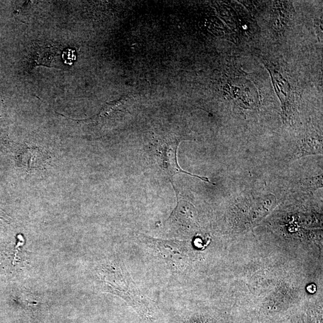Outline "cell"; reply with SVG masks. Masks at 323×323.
<instances>
[{
    "label": "cell",
    "mask_w": 323,
    "mask_h": 323,
    "mask_svg": "<svg viewBox=\"0 0 323 323\" xmlns=\"http://www.w3.org/2000/svg\"><path fill=\"white\" fill-rule=\"evenodd\" d=\"M107 285L115 294L120 296L128 304L147 317H153V302L138 289L126 269L123 266H113Z\"/></svg>",
    "instance_id": "cell-1"
},
{
    "label": "cell",
    "mask_w": 323,
    "mask_h": 323,
    "mask_svg": "<svg viewBox=\"0 0 323 323\" xmlns=\"http://www.w3.org/2000/svg\"><path fill=\"white\" fill-rule=\"evenodd\" d=\"M145 243L156 250L162 258L175 268L181 269L187 262L188 250L184 243L177 240L158 239L142 236Z\"/></svg>",
    "instance_id": "cell-2"
},
{
    "label": "cell",
    "mask_w": 323,
    "mask_h": 323,
    "mask_svg": "<svg viewBox=\"0 0 323 323\" xmlns=\"http://www.w3.org/2000/svg\"><path fill=\"white\" fill-rule=\"evenodd\" d=\"M179 143L180 141L167 143L157 148V160L161 169L170 177L171 179H172L173 177L177 174L184 173L189 175L190 176L198 178L206 182L210 183V181L207 177L197 176L181 169L177 160V150Z\"/></svg>",
    "instance_id": "cell-3"
},
{
    "label": "cell",
    "mask_w": 323,
    "mask_h": 323,
    "mask_svg": "<svg viewBox=\"0 0 323 323\" xmlns=\"http://www.w3.org/2000/svg\"><path fill=\"white\" fill-rule=\"evenodd\" d=\"M322 154V141L320 137H307L303 138L292 154L291 160L316 154Z\"/></svg>",
    "instance_id": "cell-4"
},
{
    "label": "cell",
    "mask_w": 323,
    "mask_h": 323,
    "mask_svg": "<svg viewBox=\"0 0 323 323\" xmlns=\"http://www.w3.org/2000/svg\"><path fill=\"white\" fill-rule=\"evenodd\" d=\"M60 59V51L54 46H42L35 52V62L37 65L56 67Z\"/></svg>",
    "instance_id": "cell-5"
},
{
    "label": "cell",
    "mask_w": 323,
    "mask_h": 323,
    "mask_svg": "<svg viewBox=\"0 0 323 323\" xmlns=\"http://www.w3.org/2000/svg\"><path fill=\"white\" fill-rule=\"evenodd\" d=\"M23 164L26 168H37L41 166L45 160L44 154L41 151L35 148H26L24 152L21 154Z\"/></svg>",
    "instance_id": "cell-6"
},
{
    "label": "cell",
    "mask_w": 323,
    "mask_h": 323,
    "mask_svg": "<svg viewBox=\"0 0 323 323\" xmlns=\"http://www.w3.org/2000/svg\"><path fill=\"white\" fill-rule=\"evenodd\" d=\"M301 184L305 189L309 190H315L322 187V174L318 176L312 177L302 180Z\"/></svg>",
    "instance_id": "cell-7"
}]
</instances>
